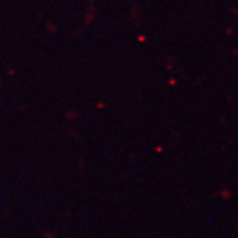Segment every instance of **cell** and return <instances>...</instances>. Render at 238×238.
I'll return each instance as SVG.
<instances>
[]
</instances>
